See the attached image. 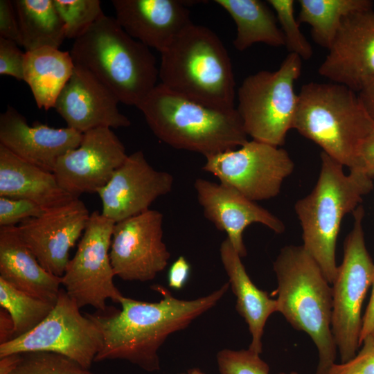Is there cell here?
I'll list each match as a JSON object with an SVG mask.
<instances>
[{
    "label": "cell",
    "instance_id": "7a4b0ae2",
    "mask_svg": "<svg viewBox=\"0 0 374 374\" xmlns=\"http://www.w3.org/2000/svg\"><path fill=\"white\" fill-rule=\"evenodd\" d=\"M153 134L163 143L205 157L248 141L236 108L198 103L158 84L138 105Z\"/></svg>",
    "mask_w": 374,
    "mask_h": 374
},
{
    "label": "cell",
    "instance_id": "6da1fadb",
    "mask_svg": "<svg viewBox=\"0 0 374 374\" xmlns=\"http://www.w3.org/2000/svg\"><path fill=\"white\" fill-rule=\"evenodd\" d=\"M152 287L162 296L159 302L123 296L119 303L121 311L105 314L86 313L96 323L103 338L94 362L123 359L148 372L159 371L158 351L166 339L215 306L226 293L229 283L193 300L177 299L161 285Z\"/></svg>",
    "mask_w": 374,
    "mask_h": 374
},
{
    "label": "cell",
    "instance_id": "4316f807",
    "mask_svg": "<svg viewBox=\"0 0 374 374\" xmlns=\"http://www.w3.org/2000/svg\"><path fill=\"white\" fill-rule=\"evenodd\" d=\"M13 3L25 52L59 48L66 39L65 28L53 0H15Z\"/></svg>",
    "mask_w": 374,
    "mask_h": 374
},
{
    "label": "cell",
    "instance_id": "8fae6325",
    "mask_svg": "<svg viewBox=\"0 0 374 374\" xmlns=\"http://www.w3.org/2000/svg\"><path fill=\"white\" fill-rule=\"evenodd\" d=\"M115 222L96 211L87 226L73 258L62 276V285L78 306L90 305L105 312L106 300L120 303L123 297L114 283L116 276L109 250Z\"/></svg>",
    "mask_w": 374,
    "mask_h": 374
},
{
    "label": "cell",
    "instance_id": "5b68a950",
    "mask_svg": "<svg viewBox=\"0 0 374 374\" xmlns=\"http://www.w3.org/2000/svg\"><path fill=\"white\" fill-rule=\"evenodd\" d=\"M273 267L277 312L312 339L319 353L316 374H326L335 364L337 351L331 330L332 287L302 245L283 247Z\"/></svg>",
    "mask_w": 374,
    "mask_h": 374
},
{
    "label": "cell",
    "instance_id": "5bb4252c",
    "mask_svg": "<svg viewBox=\"0 0 374 374\" xmlns=\"http://www.w3.org/2000/svg\"><path fill=\"white\" fill-rule=\"evenodd\" d=\"M128 154L109 127H98L83 133L79 146L62 156L53 174L60 186L75 198L103 188Z\"/></svg>",
    "mask_w": 374,
    "mask_h": 374
},
{
    "label": "cell",
    "instance_id": "484cf974",
    "mask_svg": "<svg viewBox=\"0 0 374 374\" xmlns=\"http://www.w3.org/2000/svg\"><path fill=\"white\" fill-rule=\"evenodd\" d=\"M233 19L236 35L234 47L242 51L253 44L262 43L279 47L285 39L274 15L266 3L260 0H215Z\"/></svg>",
    "mask_w": 374,
    "mask_h": 374
},
{
    "label": "cell",
    "instance_id": "4fadbf2b",
    "mask_svg": "<svg viewBox=\"0 0 374 374\" xmlns=\"http://www.w3.org/2000/svg\"><path fill=\"white\" fill-rule=\"evenodd\" d=\"M163 219L149 209L115 223L109 257L116 276L145 282L166 267L170 253L163 241Z\"/></svg>",
    "mask_w": 374,
    "mask_h": 374
},
{
    "label": "cell",
    "instance_id": "2e32d148",
    "mask_svg": "<svg viewBox=\"0 0 374 374\" xmlns=\"http://www.w3.org/2000/svg\"><path fill=\"white\" fill-rule=\"evenodd\" d=\"M320 75L359 93L374 81V11L345 17L319 68Z\"/></svg>",
    "mask_w": 374,
    "mask_h": 374
},
{
    "label": "cell",
    "instance_id": "60d3db41",
    "mask_svg": "<svg viewBox=\"0 0 374 374\" xmlns=\"http://www.w3.org/2000/svg\"><path fill=\"white\" fill-rule=\"evenodd\" d=\"M14 323L10 314L3 308L0 310V344L13 339Z\"/></svg>",
    "mask_w": 374,
    "mask_h": 374
},
{
    "label": "cell",
    "instance_id": "52a82bcc",
    "mask_svg": "<svg viewBox=\"0 0 374 374\" xmlns=\"http://www.w3.org/2000/svg\"><path fill=\"white\" fill-rule=\"evenodd\" d=\"M292 129L350 170L357 166L374 120L353 90L334 82H310L298 94Z\"/></svg>",
    "mask_w": 374,
    "mask_h": 374
},
{
    "label": "cell",
    "instance_id": "277c9868",
    "mask_svg": "<svg viewBox=\"0 0 374 374\" xmlns=\"http://www.w3.org/2000/svg\"><path fill=\"white\" fill-rule=\"evenodd\" d=\"M70 53L75 65L90 71L123 104L137 107L157 85L159 69L150 48L105 14L75 39Z\"/></svg>",
    "mask_w": 374,
    "mask_h": 374
},
{
    "label": "cell",
    "instance_id": "ab89813d",
    "mask_svg": "<svg viewBox=\"0 0 374 374\" xmlns=\"http://www.w3.org/2000/svg\"><path fill=\"white\" fill-rule=\"evenodd\" d=\"M371 287V295L362 319L360 344L365 337L374 335V280Z\"/></svg>",
    "mask_w": 374,
    "mask_h": 374
},
{
    "label": "cell",
    "instance_id": "8d00e7d4",
    "mask_svg": "<svg viewBox=\"0 0 374 374\" xmlns=\"http://www.w3.org/2000/svg\"><path fill=\"white\" fill-rule=\"evenodd\" d=\"M0 37L15 42L21 46V36L13 1H0Z\"/></svg>",
    "mask_w": 374,
    "mask_h": 374
},
{
    "label": "cell",
    "instance_id": "d590c367",
    "mask_svg": "<svg viewBox=\"0 0 374 374\" xmlns=\"http://www.w3.org/2000/svg\"><path fill=\"white\" fill-rule=\"evenodd\" d=\"M25 53L13 41L0 37V74L24 80Z\"/></svg>",
    "mask_w": 374,
    "mask_h": 374
},
{
    "label": "cell",
    "instance_id": "83f0119b",
    "mask_svg": "<svg viewBox=\"0 0 374 374\" xmlns=\"http://www.w3.org/2000/svg\"><path fill=\"white\" fill-rule=\"evenodd\" d=\"M299 23L311 26L313 40L328 50L345 17L373 9L370 0H299Z\"/></svg>",
    "mask_w": 374,
    "mask_h": 374
},
{
    "label": "cell",
    "instance_id": "ac0fdd59",
    "mask_svg": "<svg viewBox=\"0 0 374 374\" xmlns=\"http://www.w3.org/2000/svg\"><path fill=\"white\" fill-rule=\"evenodd\" d=\"M119 100L86 69L75 65L54 108L67 127L80 133L98 127L118 128L131 125L118 108Z\"/></svg>",
    "mask_w": 374,
    "mask_h": 374
},
{
    "label": "cell",
    "instance_id": "cb8c5ba5",
    "mask_svg": "<svg viewBox=\"0 0 374 374\" xmlns=\"http://www.w3.org/2000/svg\"><path fill=\"white\" fill-rule=\"evenodd\" d=\"M222 265L236 297L235 309L247 323L251 335L249 349L262 353V337L268 318L277 312L276 299L258 288L247 274L241 257L226 238L220 247Z\"/></svg>",
    "mask_w": 374,
    "mask_h": 374
},
{
    "label": "cell",
    "instance_id": "7c38bea8",
    "mask_svg": "<svg viewBox=\"0 0 374 374\" xmlns=\"http://www.w3.org/2000/svg\"><path fill=\"white\" fill-rule=\"evenodd\" d=\"M205 158L203 170L254 202L277 196L294 169L285 150L255 140Z\"/></svg>",
    "mask_w": 374,
    "mask_h": 374
},
{
    "label": "cell",
    "instance_id": "30bf717a",
    "mask_svg": "<svg viewBox=\"0 0 374 374\" xmlns=\"http://www.w3.org/2000/svg\"><path fill=\"white\" fill-rule=\"evenodd\" d=\"M76 303L61 288L48 315L28 332L0 344V357L11 354L50 352L89 368L100 351L103 335L96 323L82 314Z\"/></svg>",
    "mask_w": 374,
    "mask_h": 374
},
{
    "label": "cell",
    "instance_id": "f6af8a7d",
    "mask_svg": "<svg viewBox=\"0 0 374 374\" xmlns=\"http://www.w3.org/2000/svg\"><path fill=\"white\" fill-rule=\"evenodd\" d=\"M278 374H287V373H282V372H281V373H278ZM289 374H299V373H296V372H295V371H292V372H291L290 373H289Z\"/></svg>",
    "mask_w": 374,
    "mask_h": 374
},
{
    "label": "cell",
    "instance_id": "7402d4cb",
    "mask_svg": "<svg viewBox=\"0 0 374 374\" xmlns=\"http://www.w3.org/2000/svg\"><path fill=\"white\" fill-rule=\"evenodd\" d=\"M0 278L14 287L55 304L62 277L47 271L20 237L17 226H0Z\"/></svg>",
    "mask_w": 374,
    "mask_h": 374
},
{
    "label": "cell",
    "instance_id": "9c48e42d",
    "mask_svg": "<svg viewBox=\"0 0 374 374\" xmlns=\"http://www.w3.org/2000/svg\"><path fill=\"white\" fill-rule=\"evenodd\" d=\"M353 214V226L345 238L342 262L332 283L331 330L341 363L353 359L361 346L362 305L374 280V262L366 246L362 226V206Z\"/></svg>",
    "mask_w": 374,
    "mask_h": 374
},
{
    "label": "cell",
    "instance_id": "f1b7e54d",
    "mask_svg": "<svg viewBox=\"0 0 374 374\" xmlns=\"http://www.w3.org/2000/svg\"><path fill=\"white\" fill-rule=\"evenodd\" d=\"M54 305L22 292L0 278V306L13 321V339L36 327L48 315Z\"/></svg>",
    "mask_w": 374,
    "mask_h": 374
},
{
    "label": "cell",
    "instance_id": "4dcf8cb0",
    "mask_svg": "<svg viewBox=\"0 0 374 374\" xmlns=\"http://www.w3.org/2000/svg\"><path fill=\"white\" fill-rule=\"evenodd\" d=\"M10 374L94 373L64 355L50 352H31L21 354L18 365Z\"/></svg>",
    "mask_w": 374,
    "mask_h": 374
},
{
    "label": "cell",
    "instance_id": "1f68e13d",
    "mask_svg": "<svg viewBox=\"0 0 374 374\" xmlns=\"http://www.w3.org/2000/svg\"><path fill=\"white\" fill-rule=\"evenodd\" d=\"M267 3L274 9L285 39V46L290 53L301 59L311 58L313 51L311 44L302 33L298 19L294 16L293 0H268Z\"/></svg>",
    "mask_w": 374,
    "mask_h": 374
},
{
    "label": "cell",
    "instance_id": "f35d334b",
    "mask_svg": "<svg viewBox=\"0 0 374 374\" xmlns=\"http://www.w3.org/2000/svg\"><path fill=\"white\" fill-rule=\"evenodd\" d=\"M365 172L372 179L374 177V130L364 141L360 149L356 168Z\"/></svg>",
    "mask_w": 374,
    "mask_h": 374
},
{
    "label": "cell",
    "instance_id": "d6986e66",
    "mask_svg": "<svg viewBox=\"0 0 374 374\" xmlns=\"http://www.w3.org/2000/svg\"><path fill=\"white\" fill-rule=\"evenodd\" d=\"M194 188L205 217L226 233L241 258L247 255L243 233L251 224H262L276 233L285 231L278 217L231 186L198 178Z\"/></svg>",
    "mask_w": 374,
    "mask_h": 374
},
{
    "label": "cell",
    "instance_id": "b9f144b4",
    "mask_svg": "<svg viewBox=\"0 0 374 374\" xmlns=\"http://www.w3.org/2000/svg\"><path fill=\"white\" fill-rule=\"evenodd\" d=\"M358 94L367 112L374 120V81L367 85Z\"/></svg>",
    "mask_w": 374,
    "mask_h": 374
},
{
    "label": "cell",
    "instance_id": "d6a6232c",
    "mask_svg": "<svg viewBox=\"0 0 374 374\" xmlns=\"http://www.w3.org/2000/svg\"><path fill=\"white\" fill-rule=\"evenodd\" d=\"M220 374H269V367L260 354L250 349H223L217 355Z\"/></svg>",
    "mask_w": 374,
    "mask_h": 374
},
{
    "label": "cell",
    "instance_id": "44dd1931",
    "mask_svg": "<svg viewBox=\"0 0 374 374\" xmlns=\"http://www.w3.org/2000/svg\"><path fill=\"white\" fill-rule=\"evenodd\" d=\"M112 4L123 29L160 53L193 23L186 1L113 0Z\"/></svg>",
    "mask_w": 374,
    "mask_h": 374
},
{
    "label": "cell",
    "instance_id": "e0dca14e",
    "mask_svg": "<svg viewBox=\"0 0 374 374\" xmlns=\"http://www.w3.org/2000/svg\"><path fill=\"white\" fill-rule=\"evenodd\" d=\"M173 181L169 172L154 169L143 151L134 152L98 191L101 213L115 223L141 214L157 198L169 193Z\"/></svg>",
    "mask_w": 374,
    "mask_h": 374
},
{
    "label": "cell",
    "instance_id": "e575fe53",
    "mask_svg": "<svg viewBox=\"0 0 374 374\" xmlns=\"http://www.w3.org/2000/svg\"><path fill=\"white\" fill-rule=\"evenodd\" d=\"M361 346L353 359L334 364L326 374H374V335L365 337Z\"/></svg>",
    "mask_w": 374,
    "mask_h": 374
},
{
    "label": "cell",
    "instance_id": "9a60e30c",
    "mask_svg": "<svg viewBox=\"0 0 374 374\" xmlns=\"http://www.w3.org/2000/svg\"><path fill=\"white\" fill-rule=\"evenodd\" d=\"M90 215L84 202L75 198L46 209L17 227L40 265L49 273L62 277L70 260L69 251L84 231Z\"/></svg>",
    "mask_w": 374,
    "mask_h": 374
},
{
    "label": "cell",
    "instance_id": "ffe728a7",
    "mask_svg": "<svg viewBox=\"0 0 374 374\" xmlns=\"http://www.w3.org/2000/svg\"><path fill=\"white\" fill-rule=\"evenodd\" d=\"M83 134L69 127L30 125L8 105L0 115V144L22 160L53 172L58 159L79 146Z\"/></svg>",
    "mask_w": 374,
    "mask_h": 374
},
{
    "label": "cell",
    "instance_id": "836d02e7",
    "mask_svg": "<svg viewBox=\"0 0 374 374\" xmlns=\"http://www.w3.org/2000/svg\"><path fill=\"white\" fill-rule=\"evenodd\" d=\"M46 210L29 199L0 197V226H17L28 218L41 215Z\"/></svg>",
    "mask_w": 374,
    "mask_h": 374
},
{
    "label": "cell",
    "instance_id": "d4e9b609",
    "mask_svg": "<svg viewBox=\"0 0 374 374\" xmlns=\"http://www.w3.org/2000/svg\"><path fill=\"white\" fill-rule=\"evenodd\" d=\"M74 68L68 51L44 47L25 52L24 81L29 86L39 109L54 108Z\"/></svg>",
    "mask_w": 374,
    "mask_h": 374
},
{
    "label": "cell",
    "instance_id": "ee69618b",
    "mask_svg": "<svg viewBox=\"0 0 374 374\" xmlns=\"http://www.w3.org/2000/svg\"><path fill=\"white\" fill-rule=\"evenodd\" d=\"M181 374H204V373L199 368H192V369L188 370L186 373H183Z\"/></svg>",
    "mask_w": 374,
    "mask_h": 374
},
{
    "label": "cell",
    "instance_id": "ba28073f",
    "mask_svg": "<svg viewBox=\"0 0 374 374\" xmlns=\"http://www.w3.org/2000/svg\"><path fill=\"white\" fill-rule=\"evenodd\" d=\"M301 68L302 59L289 53L277 70H262L242 81L238 90L236 109L252 140L276 147L285 143L296 111L294 84Z\"/></svg>",
    "mask_w": 374,
    "mask_h": 374
},
{
    "label": "cell",
    "instance_id": "8992f818",
    "mask_svg": "<svg viewBox=\"0 0 374 374\" xmlns=\"http://www.w3.org/2000/svg\"><path fill=\"white\" fill-rule=\"evenodd\" d=\"M319 175L310 194L294 209L302 228V246L332 284L336 275L335 250L344 217L353 212L373 188L372 178L359 169L345 174L344 166L321 152Z\"/></svg>",
    "mask_w": 374,
    "mask_h": 374
},
{
    "label": "cell",
    "instance_id": "3957f363",
    "mask_svg": "<svg viewBox=\"0 0 374 374\" xmlns=\"http://www.w3.org/2000/svg\"><path fill=\"white\" fill-rule=\"evenodd\" d=\"M161 55L159 78L166 88L210 107L235 108L232 62L212 30L192 23Z\"/></svg>",
    "mask_w": 374,
    "mask_h": 374
},
{
    "label": "cell",
    "instance_id": "7bdbcfd3",
    "mask_svg": "<svg viewBox=\"0 0 374 374\" xmlns=\"http://www.w3.org/2000/svg\"><path fill=\"white\" fill-rule=\"evenodd\" d=\"M21 354H11L0 357V374H10L18 365Z\"/></svg>",
    "mask_w": 374,
    "mask_h": 374
},
{
    "label": "cell",
    "instance_id": "f546056e",
    "mask_svg": "<svg viewBox=\"0 0 374 374\" xmlns=\"http://www.w3.org/2000/svg\"><path fill=\"white\" fill-rule=\"evenodd\" d=\"M65 28L66 38L82 35L104 13L99 0H53Z\"/></svg>",
    "mask_w": 374,
    "mask_h": 374
},
{
    "label": "cell",
    "instance_id": "603a6c76",
    "mask_svg": "<svg viewBox=\"0 0 374 374\" xmlns=\"http://www.w3.org/2000/svg\"><path fill=\"white\" fill-rule=\"evenodd\" d=\"M0 197L29 199L46 209L75 199L60 187L53 172L22 160L1 144Z\"/></svg>",
    "mask_w": 374,
    "mask_h": 374
},
{
    "label": "cell",
    "instance_id": "74e56055",
    "mask_svg": "<svg viewBox=\"0 0 374 374\" xmlns=\"http://www.w3.org/2000/svg\"><path fill=\"white\" fill-rule=\"evenodd\" d=\"M190 266L188 260L180 256L171 265L168 273V285L174 290L184 287L190 276Z\"/></svg>",
    "mask_w": 374,
    "mask_h": 374
}]
</instances>
